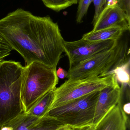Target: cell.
<instances>
[{
  "label": "cell",
  "mask_w": 130,
  "mask_h": 130,
  "mask_svg": "<svg viewBox=\"0 0 130 130\" xmlns=\"http://www.w3.org/2000/svg\"><path fill=\"white\" fill-rule=\"evenodd\" d=\"M0 33L26 65L37 62L56 69L65 52V41L49 16H35L18 8L0 19Z\"/></svg>",
  "instance_id": "obj_1"
},
{
  "label": "cell",
  "mask_w": 130,
  "mask_h": 130,
  "mask_svg": "<svg viewBox=\"0 0 130 130\" xmlns=\"http://www.w3.org/2000/svg\"><path fill=\"white\" fill-rule=\"evenodd\" d=\"M24 69L18 62H0V128L23 112L21 91Z\"/></svg>",
  "instance_id": "obj_2"
},
{
  "label": "cell",
  "mask_w": 130,
  "mask_h": 130,
  "mask_svg": "<svg viewBox=\"0 0 130 130\" xmlns=\"http://www.w3.org/2000/svg\"><path fill=\"white\" fill-rule=\"evenodd\" d=\"M57 70L37 62L24 67L21 86L23 111L26 113L44 95L56 88Z\"/></svg>",
  "instance_id": "obj_3"
},
{
  "label": "cell",
  "mask_w": 130,
  "mask_h": 130,
  "mask_svg": "<svg viewBox=\"0 0 130 130\" xmlns=\"http://www.w3.org/2000/svg\"><path fill=\"white\" fill-rule=\"evenodd\" d=\"M127 41H118L110 49L98 53L69 69L66 78L70 80L104 77L116 67L129 59Z\"/></svg>",
  "instance_id": "obj_4"
},
{
  "label": "cell",
  "mask_w": 130,
  "mask_h": 130,
  "mask_svg": "<svg viewBox=\"0 0 130 130\" xmlns=\"http://www.w3.org/2000/svg\"><path fill=\"white\" fill-rule=\"evenodd\" d=\"M100 91L91 93L49 110L47 115L74 128L93 124Z\"/></svg>",
  "instance_id": "obj_5"
},
{
  "label": "cell",
  "mask_w": 130,
  "mask_h": 130,
  "mask_svg": "<svg viewBox=\"0 0 130 130\" xmlns=\"http://www.w3.org/2000/svg\"><path fill=\"white\" fill-rule=\"evenodd\" d=\"M115 75L66 81L54 89L55 96L49 110L93 92L100 91L112 84Z\"/></svg>",
  "instance_id": "obj_6"
},
{
  "label": "cell",
  "mask_w": 130,
  "mask_h": 130,
  "mask_svg": "<svg viewBox=\"0 0 130 130\" xmlns=\"http://www.w3.org/2000/svg\"><path fill=\"white\" fill-rule=\"evenodd\" d=\"M119 40L91 42L81 39L76 41H65L64 50L68 58L69 69L98 53L113 48Z\"/></svg>",
  "instance_id": "obj_7"
},
{
  "label": "cell",
  "mask_w": 130,
  "mask_h": 130,
  "mask_svg": "<svg viewBox=\"0 0 130 130\" xmlns=\"http://www.w3.org/2000/svg\"><path fill=\"white\" fill-rule=\"evenodd\" d=\"M63 125L48 115L39 118L23 112L0 130H54Z\"/></svg>",
  "instance_id": "obj_8"
},
{
  "label": "cell",
  "mask_w": 130,
  "mask_h": 130,
  "mask_svg": "<svg viewBox=\"0 0 130 130\" xmlns=\"http://www.w3.org/2000/svg\"><path fill=\"white\" fill-rule=\"evenodd\" d=\"M93 26L92 32L112 27L127 31L130 30V18L117 5H109L105 6Z\"/></svg>",
  "instance_id": "obj_9"
},
{
  "label": "cell",
  "mask_w": 130,
  "mask_h": 130,
  "mask_svg": "<svg viewBox=\"0 0 130 130\" xmlns=\"http://www.w3.org/2000/svg\"><path fill=\"white\" fill-rule=\"evenodd\" d=\"M122 92V88L115 76L111 85L100 91L95 107L93 124L96 125L111 108L119 104Z\"/></svg>",
  "instance_id": "obj_10"
},
{
  "label": "cell",
  "mask_w": 130,
  "mask_h": 130,
  "mask_svg": "<svg viewBox=\"0 0 130 130\" xmlns=\"http://www.w3.org/2000/svg\"><path fill=\"white\" fill-rule=\"evenodd\" d=\"M129 125L128 116L117 104L95 125V130H127Z\"/></svg>",
  "instance_id": "obj_11"
},
{
  "label": "cell",
  "mask_w": 130,
  "mask_h": 130,
  "mask_svg": "<svg viewBox=\"0 0 130 130\" xmlns=\"http://www.w3.org/2000/svg\"><path fill=\"white\" fill-rule=\"evenodd\" d=\"M125 31L121 27H112L95 32L91 31L84 34L82 39L91 42L118 40Z\"/></svg>",
  "instance_id": "obj_12"
},
{
  "label": "cell",
  "mask_w": 130,
  "mask_h": 130,
  "mask_svg": "<svg viewBox=\"0 0 130 130\" xmlns=\"http://www.w3.org/2000/svg\"><path fill=\"white\" fill-rule=\"evenodd\" d=\"M54 89L49 91L44 95L35 102L26 113H25L39 118L46 116L54 99Z\"/></svg>",
  "instance_id": "obj_13"
},
{
  "label": "cell",
  "mask_w": 130,
  "mask_h": 130,
  "mask_svg": "<svg viewBox=\"0 0 130 130\" xmlns=\"http://www.w3.org/2000/svg\"><path fill=\"white\" fill-rule=\"evenodd\" d=\"M130 65L129 59L123 64L116 67L113 70L107 73L105 76L114 74L118 82L121 83V85L126 84L130 86Z\"/></svg>",
  "instance_id": "obj_14"
},
{
  "label": "cell",
  "mask_w": 130,
  "mask_h": 130,
  "mask_svg": "<svg viewBox=\"0 0 130 130\" xmlns=\"http://www.w3.org/2000/svg\"><path fill=\"white\" fill-rule=\"evenodd\" d=\"M44 5L50 9L59 12L72 5L69 0H41Z\"/></svg>",
  "instance_id": "obj_15"
},
{
  "label": "cell",
  "mask_w": 130,
  "mask_h": 130,
  "mask_svg": "<svg viewBox=\"0 0 130 130\" xmlns=\"http://www.w3.org/2000/svg\"><path fill=\"white\" fill-rule=\"evenodd\" d=\"M92 2V0H79L76 14V20L77 23H79L82 22Z\"/></svg>",
  "instance_id": "obj_16"
},
{
  "label": "cell",
  "mask_w": 130,
  "mask_h": 130,
  "mask_svg": "<svg viewBox=\"0 0 130 130\" xmlns=\"http://www.w3.org/2000/svg\"><path fill=\"white\" fill-rule=\"evenodd\" d=\"M12 50L10 44L0 33V62L10 55Z\"/></svg>",
  "instance_id": "obj_17"
},
{
  "label": "cell",
  "mask_w": 130,
  "mask_h": 130,
  "mask_svg": "<svg viewBox=\"0 0 130 130\" xmlns=\"http://www.w3.org/2000/svg\"><path fill=\"white\" fill-rule=\"evenodd\" d=\"M95 6V13L92 21L93 24L97 21L99 15L104 8L107 0H92Z\"/></svg>",
  "instance_id": "obj_18"
},
{
  "label": "cell",
  "mask_w": 130,
  "mask_h": 130,
  "mask_svg": "<svg viewBox=\"0 0 130 130\" xmlns=\"http://www.w3.org/2000/svg\"><path fill=\"white\" fill-rule=\"evenodd\" d=\"M130 18V0H118L117 4Z\"/></svg>",
  "instance_id": "obj_19"
},
{
  "label": "cell",
  "mask_w": 130,
  "mask_h": 130,
  "mask_svg": "<svg viewBox=\"0 0 130 130\" xmlns=\"http://www.w3.org/2000/svg\"><path fill=\"white\" fill-rule=\"evenodd\" d=\"M68 72L65 70L61 67H59V69L56 70V75L58 78L60 79H64L66 78L68 76Z\"/></svg>",
  "instance_id": "obj_20"
},
{
  "label": "cell",
  "mask_w": 130,
  "mask_h": 130,
  "mask_svg": "<svg viewBox=\"0 0 130 130\" xmlns=\"http://www.w3.org/2000/svg\"><path fill=\"white\" fill-rule=\"evenodd\" d=\"M95 125L91 124L82 127L75 128L74 130H95Z\"/></svg>",
  "instance_id": "obj_21"
},
{
  "label": "cell",
  "mask_w": 130,
  "mask_h": 130,
  "mask_svg": "<svg viewBox=\"0 0 130 130\" xmlns=\"http://www.w3.org/2000/svg\"><path fill=\"white\" fill-rule=\"evenodd\" d=\"M75 128L67 125H63L54 130H74Z\"/></svg>",
  "instance_id": "obj_22"
},
{
  "label": "cell",
  "mask_w": 130,
  "mask_h": 130,
  "mask_svg": "<svg viewBox=\"0 0 130 130\" xmlns=\"http://www.w3.org/2000/svg\"><path fill=\"white\" fill-rule=\"evenodd\" d=\"M118 0H107L106 5H109L117 4V2Z\"/></svg>",
  "instance_id": "obj_23"
},
{
  "label": "cell",
  "mask_w": 130,
  "mask_h": 130,
  "mask_svg": "<svg viewBox=\"0 0 130 130\" xmlns=\"http://www.w3.org/2000/svg\"><path fill=\"white\" fill-rule=\"evenodd\" d=\"M69 1L73 5L75 4H77L78 0H69Z\"/></svg>",
  "instance_id": "obj_24"
}]
</instances>
